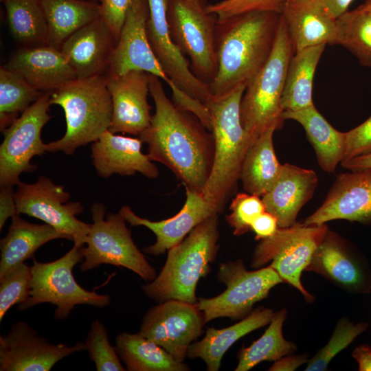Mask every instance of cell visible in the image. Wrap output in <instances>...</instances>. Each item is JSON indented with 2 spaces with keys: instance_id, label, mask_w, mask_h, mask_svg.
I'll use <instances>...</instances> for the list:
<instances>
[{
  "instance_id": "1",
  "label": "cell",
  "mask_w": 371,
  "mask_h": 371,
  "mask_svg": "<svg viewBox=\"0 0 371 371\" xmlns=\"http://www.w3.org/2000/svg\"><path fill=\"white\" fill-rule=\"evenodd\" d=\"M155 112L138 137L148 145L153 161L169 168L185 188L201 192L210 176L214 141L193 114L178 109L166 95L160 78L149 74Z\"/></svg>"
},
{
  "instance_id": "2",
  "label": "cell",
  "mask_w": 371,
  "mask_h": 371,
  "mask_svg": "<svg viewBox=\"0 0 371 371\" xmlns=\"http://www.w3.org/2000/svg\"><path fill=\"white\" fill-rule=\"evenodd\" d=\"M280 14L254 12L216 21L217 72L209 84L212 100L247 87L271 52Z\"/></svg>"
},
{
  "instance_id": "3",
  "label": "cell",
  "mask_w": 371,
  "mask_h": 371,
  "mask_svg": "<svg viewBox=\"0 0 371 371\" xmlns=\"http://www.w3.org/2000/svg\"><path fill=\"white\" fill-rule=\"evenodd\" d=\"M218 238V214H214L168 250L159 275L142 286L145 295L159 303L177 300L196 304L198 282L207 275L217 256Z\"/></svg>"
},
{
  "instance_id": "4",
  "label": "cell",
  "mask_w": 371,
  "mask_h": 371,
  "mask_svg": "<svg viewBox=\"0 0 371 371\" xmlns=\"http://www.w3.org/2000/svg\"><path fill=\"white\" fill-rule=\"evenodd\" d=\"M246 87L212 100L208 104L214 141L212 168L201 192L221 213L237 188L243 161L250 142L240 121V105Z\"/></svg>"
},
{
  "instance_id": "5",
  "label": "cell",
  "mask_w": 371,
  "mask_h": 371,
  "mask_svg": "<svg viewBox=\"0 0 371 371\" xmlns=\"http://www.w3.org/2000/svg\"><path fill=\"white\" fill-rule=\"evenodd\" d=\"M49 102L63 108L66 131L60 139L45 144L46 152L72 155L109 128L113 108L105 75L67 82L52 92Z\"/></svg>"
},
{
  "instance_id": "6",
  "label": "cell",
  "mask_w": 371,
  "mask_h": 371,
  "mask_svg": "<svg viewBox=\"0 0 371 371\" xmlns=\"http://www.w3.org/2000/svg\"><path fill=\"white\" fill-rule=\"evenodd\" d=\"M294 54L286 23L280 14L271 52L247 85L240 102V121L250 145L269 128L276 131L283 125L282 97Z\"/></svg>"
},
{
  "instance_id": "7",
  "label": "cell",
  "mask_w": 371,
  "mask_h": 371,
  "mask_svg": "<svg viewBox=\"0 0 371 371\" xmlns=\"http://www.w3.org/2000/svg\"><path fill=\"white\" fill-rule=\"evenodd\" d=\"M83 246L74 244L63 256L52 262L33 259L29 297L18 309L25 311L39 304L50 303L56 307L55 319L63 320L76 305L107 306L111 302L109 295L85 289L73 275L74 266L83 260Z\"/></svg>"
},
{
  "instance_id": "8",
  "label": "cell",
  "mask_w": 371,
  "mask_h": 371,
  "mask_svg": "<svg viewBox=\"0 0 371 371\" xmlns=\"http://www.w3.org/2000/svg\"><path fill=\"white\" fill-rule=\"evenodd\" d=\"M93 223L82 248L81 271L108 264L131 270L143 280L151 282L157 276L155 269L135 244L131 232L120 214L108 213L101 203L91 207Z\"/></svg>"
},
{
  "instance_id": "9",
  "label": "cell",
  "mask_w": 371,
  "mask_h": 371,
  "mask_svg": "<svg viewBox=\"0 0 371 371\" xmlns=\"http://www.w3.org/2000/svg\"><path fill=\"white\" fill-rule=\"evenodd\" d=\"M328 229L326 224L304 225L302 223L278 227L272 236L260 240L252 255L251 266L258 269L269 262V267L283 282L294 286L308 302H312L314 297L303 286L301 275Z\"/></svg>"
},
{
  "instance_id": "10",
  "label": "cell",
  "mask_w": 371,
  "mask_h": 371,
  "mask_svg": "<svg viewBox=\"0 0 371 371\" xmlns=\"http://www.w3.org/2000/svg\"><path fill=\"white\" fill-rule=\"evenodd\" d=\"M167 15L172 38L190 58L192 73L209 85L217 72L216 16L201 0H169Z\"/></svg>"
},
{
  "instance_id": "11",
  "label": "cell",
  "mask_w": 371,
  "mask_h": 371,
  "mask_svg": "<svg viewBox=\"0 0 371 371\" xmlns=\"http://www.w3.org/2000/svg\"><path fill=\"white\" fill-rule=\"evenodd\" d=\"M217 278L225 284L226 289L211 298L200 297L196 303L205 323L219 317L245 318L254 304L267 297L272 288L283 282L271 267L248 271L240 259L221 263Z\"/></svg>"
},
{
  "instance_id": "12",
  "label": "cell",
  "mask_w": 371,
  "mask_h": 371,
  "mask_svg": "<svg viewBox=\"0 0 371 371\" xmlns=\"http://www.w3.org/2000/svg\"><path fill=\"white\" fill-rule=\"evenodd\" d=\"M52 92L44 93L2 132L0 146V186H17L23 172H32L37 166L31 163L46 152L41 131L50 120L48 111Z\"/></svg>"
},
{
  "instance_id": "13",
  "label": "cell",
  "mask_w": 371,
  "mask_h": 371,
  "mask_svg": "<svg viewBox=\"0 0 371 371\" xmlns=\"http://www.w3.org/2000/svg\"><path fill=\"white\" fill-rule=\"evenodd\" d=\"M16 210L41 220L74 244L85 245L91 224L76 217L83 212L80 202L70 201V194L62 185L40 176L34 183L20 182L15 192Z\"/></svg>"
},
{
  "instance_id": "14",
  "label": "cell",
  "mask_w": 371,
  "mask_h": 371,
  "mask_svg": "<svg viewBox=\"0 0 371 371\" xmlns=\"http://www.w3.org/2000/svg\"><path fill=\"white\" fill-rule=\"evenodd\" d=\"M205 319L196 304L168 300L151 307L138 332L183 362L192 342L203 333Z\"/></svg>"
},
{
  "instance_id": "15",
  "label": "cell",
  "mask_w": 371,
  "mask_h": 371,
  "mask_svg": "<svg viewBox=\"0 0 371 371\" xmlns=\"http://www.w3.org/2000/svg\"><path fill=\"white\" fill-rule=\"evenodd\" d=\"M84 350L85 342L53 344L19 322L0 336V371H49L61 359Z\"/></svg>"
},
{
  "instance_id": "16",
  "label": "cell",
  "mask_w": 371,
  "mask_h": 371,
  "mask_svg": "<svg viewBox=\"0 0 371 371\" xmlns=\"http://www.w3.org/2000/svg\"><path fill=\"white\" fill-rule=\"evenodd\" d=\"M169 0H148L146 33L150 46L165 74L184 91L208 104L212 100L209 85L192 71L190 65L174 42L168 23Z\"/></svg>"
},
{
  "instance_id": "17",
  "label": "cell",
  "mask_w": 371,
  "mask_h": 371,
  "mask_svg": "<svg viewBox=\"0 0 371 371\" xmlns=\"http://www.w3.org/2000/svg\"><path fill=\"white\" fill-rule=\"evenodd\" d=\"M149 10L148 0H132L112 53L106 76H119L138 70L168 80L150 46L146 24Z\"/></svg>"
},
{
  "instance_id": "18",
  "label": "cell",
  "mask_w": 371,
  "mask_h": 371,
  "mask_svg": "<svg viewBox=\"0 0 371 371\" xmlns=\"http://www.w3.org/2000/svg\"><path fill=\"white\" fill-rule=\"evenodd\" d=\"M334 220L371 224V168L338 175L322 204L304 219V225Z\"/></svg>"
},
{
  "instance_id": "19",
  "label": "cell",
  "mask_w": 371,
  "mask_h": 371,
  "mask_svg": "<svg viewBox=\"0 0 371 371\" xmlns=\"http://www.w3.org/2000/svg\"><path fill=\"white\" fill-rule=\"evenodd\" d=\"M106 77L113 108L109 130L139 136L150 125L152 117L148 102L149 74L132 70Z\"/></svg>"
},
{
  "instance_id": "20",
  "label": "cell",
  "mask_w": 371,
  "mask_h": 371,
  "mask_svg": "<svg viewBox=\"0 0 371 371\" xmlns=\"http://www.w3.org/2000/svg\"><path fill=\"white\" fill-rule=\"evenodd\" d=\"M186 199L181 210L174 216L153 221L137 216L127 205L119 213L132 226H144L156 236L155 243L143 249L145 253L158 256L180 243L198 225L214 214H219L201 192L186 188Z\"/></svg>"
},
{
  "instance_id": "21",
  "label": "cell",
  "mask_w": 371,
  "mask_h": 371,
  "mask_svg": "<svg viewBox=\"0 0 371 371\" xmlns=\"http://www.w3.org/2000/svg\"><path fill=\"white\" fill-rule=\"evenodd\" d=\"M306 271L319 273L350 292L364 293L371 289V274L366 265L329 229Z\"/></svg>"
},
{
  "instance_id": "22",
  "label": "cell",
  "mask_w": 371,
  "mask_h": 371,
  "mask_svg": "<svg viewBox=\"0 0 371 371\" xmlns=\"http://www.w3.org/2000/svg\"><path fill=\"white\" fill-rule=\"evenodd\" d=\"M117 40L101 18L83 26L62 45L60 51L83 79L105 75Z\"/></svg>"
},
{
  "instance_id": "23",
  "label": "cell",
  "mask_w": 371,
  "mask_h": 371,
  "mask_svg": "<svg viewBox=\"0 0 371 371\" xmlns=\"http://www.w3.org/2000/svg\"><path fill=\"white\" fill-rule=\"evenodd\" d=\"M142 143L139 137H126L106 131L91 145V156L96 172L103 178L137 172L149 179L157 177L158 168L148 154L142 153Z\"/></svg>"
},
{
  "instance_id": "24",
  "label": "cell",
  "mask_w": 371,
  "mask_h": 371,
  "mask_svg": "<svg viewBox=\"0 0 371 371\" xmlns=\"http://www.w3.org/2000/svg\"><path fill=\"white\" fill-rule=\"evenodd\" d=\"M43 93L52 92L77 79L60 49L49 45L19 49L5 65Z\"/></svg>"
},
{
  "instance_id": "25",
  "label": "cell",
  "mask_w": 371,
  "mask_h": 371,
  "mask_svg": "<svg viewBox=\"0 0 371 371\" xmlns=\"http://www.w3.org/2000/svg\"><path fill=\"white\" fill-rule=\"evenodd\" d=\"M317 183L314 170L283 164L278 179L262 196L265 210L277 218L279 227L293 225L300 210L313 197Z\"/></svg>"
},
{
  "instance_id": "26",
  "label": "cell",
  "mask_w": 371,
  "mask_h": 371,
  "mask_svg": "<svg viewBox=\"0 0 371 371\" xmlns=\"http://www.w3.org/2000/svg\"><path fill=\"white\" fill-rule=\"evenodd\" d=\"M281 14L295 52L322 44H335L336 19L328 14L319 0L286 1Z\"/></svg>"
},
{
  "instance_id": "27",
  "label": "cell",
  "mask_w": 371,
  "mask_h": 371,
  "mask_svg": "<svg viewBox=\"0 0 371 371\" xmlns=\"http://www.w3.org/2000/svg\"><path fill=\"white\" fill-rule=\"evenodd\" d=\"M58 238L69 240L47 223H30L20 214L13 216L8 234L0 241V278L26 260L34 259L42 245Z\"/></svg>"
},
{
  "instance_id": "28",
  "label": "cell",
  "mask_w": 371,
  "mask_h": 371,
  "mask_svg": "<svg viewBox=\"0 0 371 371\" xmlns=\"http://www.w3.org/2000/svg\"><path fill=\"white\" fill-rule=\"evenodd\" d=\"M273 314L272 309L260 307L231 326L221 329L209 328L201 341L190 346L187 357L200 358L208 371H218L227 350L242 337L269 324Z\"/></svg>"
},
{
  "instance_id": "29",
  "label": "cell",
  "mask_w": 371,
  "mask_h": 371,
  "mask_svg": "<svg viewBox=\"0 0 371 371\" xmlns=\"http://www.w3.org/2000/svg\"><path fill=\"white\" fill-rule=\"evenodd\" d=\"M282 118L295 120L302 126L322 170L333 172L344 159L346 133L333 128L315 105L297 111H284Z\"/></svg>"
},
{
  "instance_id": "30",
  "label": "cell",
  "mask_w": 371,
  "mask_h": 371,
  "mask_svg": "<svg viewBox=\"0 0 371 371\" xmlns=\"http://www.w3.org/2000/svg\"><path fill=\"white\" fill-rule=\"evenodd\" d=\"M271 128L262 133L248 148L240 173L243 190L249 194L262 196L273 186L282 170L275 153Z\"/></svg>"
},
{
  "instance_id": "31",
  "label": "cell",
  "mask_w": 371,
  "mask_h": 371,
  "mask_svg": "<svg viewBox=\"0 0 371 371\" xmlns=\"http://www.w3.org/2000/svg\"><path fill=\"white\" fill-rule=\"evenodd\" d=\"M48 27V45L60 49L74 32L100 17L95 1L42 0Z\"/></svg>"
},
{
  "instance_id": "32",
  "label": "cell",
  "mask_w": 371,
  "mask_h": 371,
  "mask_svg": "<svg viewBox=\"0 0 371 371\" xmlns=\"http://www.w3.org/2000/svg\"><path fill=\"white\" fill-rule=\"evenodd\" d=\"M117 352L129 371H188L165 349L140 333L122 332L115 338Z\"/></svg>"
},
{
  "instance_id": "33",
  "label": "cell",
  "mask_w": 371,
  "mask_h": 371,
  "mask_svg": "<svg viewBox=\"0 0 371 371\" xmlns=\"http://www.w3.org/2000/svg\"><path fill=\"white\" fill-rule=\"evenodd\" d=\"M325 44L295 52L287 69L282 97L284 111H297L314 105L313 84Z\"/></svg>"
},
{
  "instance_id": "34",
  "label": "cell",
  "mask_w": 371,
  "mask_h": 371,
  "mask_svg": "<svg viewBox=\"0 0 371 371\" xmlns=\"http://www.w3.org/2000/svg\"><path fill=\"white\" fill-rule=\"evenodd\" d=\"M14 38L27 45H48V27L42 0H1Z\"/></svg>"
},
{
  "instance_id": "35",
  "label": "cell",
  "mask_w": 371,
  "mask_h": 371,
  "mask_svg": "<svg viewBox=\"0 0 371 371\" xmlns=\"http://www.w3.org/2000/svg\"><path fill=\"white\" fill-rule=\"evenodd\" d=\"M286 316L285 308L274 313L264 334L249 346L242 348L238 353L236 371L249 370L264 361H276L297 349L294 343L283 337L282 326Z\"/></svg>"
},
{
  "instance_id": "36",
  "label": "cell",
  "mask_w": 371,
  "mask_h": 371,
  "mask_svg": "<svg viewBox=\"0 0 371 371\" xmlns=\"http://www.w3.org/2000/svg\"><path fill=\"white\" fill-rule=\"evenodd\" d=\"M44 93L32 87L19 74L5 65L0 68V126H9Z\"/></svg>"
},
{
  "instance_id": "37",
  "label": "cell",
  "mask_w": 371,
  "mask_h": 371,
  "mask_svg": "<svg viewBox=\"0 0 371 371\" xmlns=\"http://www.w3.org/2000/svg\"><path fill=\"white\" fill-rule=\"evenodd\" d=\"M335 44L348 49L361 65L371 67V14L359 6L336 19Z\"/></svg>"
},
{
  "instance_id": "38",
  "label": "cell",
  "mask_w": 371,
  "mask_h": 371,
  "mask_svg": "<svg viewBox=\"0 0 371 371\" xmlns=\"http://www.w3.org/2000/svg\"><path fill=\"white\" fill-rule=\"evenodd\" d=\"M368 326L367 323L355 324L345 317L340 319L328 343L308 361L305 370H326L330 361L363 333Z\"/></svg>"
},
{
  "instance_id": "39",
  "label": "cell",
  "mask_w": 371,
  "mask_h": 371,
  "mask_svg": "<svg viewBox=\"0 0 371 371\" xmlns=\"http://www.w3.org/2000/svg\"><path fill=\"white\" fill-rule=\"evenodd\" d=\"M85 344L96 370H126L121 363L115 347L110 344L107 330L99 319L92 321Z\"/></svg>"
},
{
  "instance_id": "40",
  "label": "cell",
  "mask_w": 371,
  "mask_h": 371,
  "mask_svg": "<svg viewBox=\"0 0 371 371\" xmlns=\"http://www.w3.org/2000/svg\"><path fill=\"white\" fill-rule=\"evenodd\" d=\"M31 267L23 262L0 278V322L15 304L25 302L29 297Z\"/></svg>"
},
{
  "instance_id": "41",
  "label": "cell",
  "mask_w": 371,
  "mask_h": 371,
  "mask_svg": "<svg viewBox=\"0 0 371 371\" xmlns=\"http://www.w3.org/2000/svg\"><path fill=\"white\" fill-rule=\"evenodd\" d=\"M231 213L226 216V220L234 229L235 236H241L251 230L254 221L265 207L260 196L239 192L232 199L229 205Z\"/></svg>"
},
{
  "instance_id": "42",
  "label": "cell",
  "mask_w": 371,
  "mask_h": 371,
  "mask_svg": "<svg viewBox=\"0 0 371 371\" xmlns=\"http://www.w3.org/2000/svg\"><path fill=\"white\" fill-rule=\"evenodd\" d=\"M284 0H222L205 5L207 12L223 21L240 14L254 12H273L282 14Z\"/></svg>"
},
{
  "instance_id": "43",
  "label": "cell",
  "mask_w": 371,
  "mask_h": 371,
  "mask_svg": "<svg viewBox=\"0 0 371 371\" xmlns=\"http://www.w3.org/2000/svg\"><path fill=\"white\" fill-rule=\"evenodd\" d=\"M166 82L171 89L172 101L175 106L179 110L194 115L211 132V114L207 104L184 91L170 78Z\"/></svg>"
},
{
  "instance_id": "44",
  "label": "cell",
  "mask_w": 371,
  "mask_h": 371,
  "mask_svg": "<svg viewBox=\"0 0 371 371\" xmlns=\"http://www.w3.org/2000/svg\"><path fill=\"white\" fill-rule=\"evenodd\" d=\"M345 133L346 150L343 161L371 153V116Z\"/></svg>"
},
{
  "instance_id": "45",
  "label": "cell",
  "mask_w": 371,
  "mask_h": 371,
  "mask_svg": "<svg viewBox=\"0 0 371 371\" xmlns=\"http://www.w3.org/2000/svg\"><path fill=\"white\" fill-rule=\"evenodd\" d=\"M132 0H100V16L118 40Z\"/></svg>"
},
{
  "instance_id": "46",
  "label": "cell",
  "mask_w": 371,
  "mask_h": 371,
  "mask_svg": "<svg viewBox=\"0 0 371 371\" xmlns=\"http://www.w3.org/2000/svg\"><path fill=\"white\" fill-rule=\"evenodd\" d=\"M278 227L277 218L265 210L254 221L251 230L256 240H262L272 236Z\"/></svg>"
},
{
  "instance_id": "47",
  "label": "cell",
  "mask_w": 371,
  "mask_h": 371,
  "mask_svg": "<svg viewBox=\"0 0 371 371\" xmlns=\"http://www.w3.org/2000/svg\"><path fill=\"white\" fill-rule=\"evenodd\" d=\"M13 186H1L0 190V230L2 229L8 218L16 214L15 192Z\"/></svg>"
},
{
  "instance_id": "48",
  "label": "cell",
  "mask_w": 371,
  "mask_h": 371,
  "mask_svg": "<svg viewBox=\"0 0 371 371\" xmlns=\"http://www.w3.org/2000/svg\"><path fill=\"white\" fill-rule=\"evenodd\" d=\"M306 355H290L275 361L270 367V371H293L301 365L308 362Z\"/></svg>"
},
{
  "instance_id": "49",
  "label": "cell",
  "mask_w": 371,
  "mask_h": 371,
  "mask_svg": "<svg viewBox=\"0 0 371 371\" xmlns=\"http://www.w3.org/2000/svg\"><path fill=\"white\" fill-rule=\"evenodd\" d=\"M352 355L358 363L359 371H371V347L369 345L358 346Z\"/></svg>"
},
{
  "instance_id": "50",
  "label": "cell",
  "mask_w": 371,
  "mask_h": 371,
  "mask_svg": "<svg viewBox=\"0 0 371 371\" xmlns=\"http://www.w3.org/2000/svg\"><path fill=\"white\" fill-rule=\"evenodd\" d=\"M328 14L337 19L348 11V8L353 0H319Z\"/></svg>"
},
{
  "instance_id": "51",
  "label": "cell",
  "mask_w": 371,
  "mask_h": 371,
  "mask_svg": "<svg viewBox=\"0 0 371 371\" xmlns=\"http://www.w3.org/2000/svg\"><path fill=\"white\" fill-rule=\"evenodd\" d=\"M341 164L349 170L371 168V153L344 160L341 162Z\"/></svg>"
},
{
  "instance_id": "52",
  "label": "cell",
  "mask_w": 371,
  "mask_h": 371,
  "mask_svg": "<svg viewBox=\"0 0 371 371\" xmlns=\"http://www.w3.org/2000/svg\"><path fill=\"white\" fill-rule=\"evenodd\" d=\"M359 7L371 14V0H366L363 4L359 5Z\"/></svg>"
},
{
  "instance_id": "53",
  "label": "cell",
  "mask_w": 371,
  "mask_h": 371,
  "mask_svg": "<svg viewBox=\"0 0 371 371\" xmlns=\"http://www.w3.org/2000/svg\"><path fill=\"white\" fill-rule=\"evenodd\" d=\"M285 2L286 1H296V0H284Z\"/></svg>"
},
{
  "instance_id": "54",
  "label": "cell",
  "mask_w": 371,
  "mask_h": 371,
  "mask_svg": "<svg viewBox=\"0 0 371 371\" xmlns=\"http://www.w3.org/2000/svg\"><path fill=\"white\" fill-rule=\"evenodd\" d=\"M93 1H97V2H99L100 1V0H93Z\"/></svg>"
}]
</instances>
